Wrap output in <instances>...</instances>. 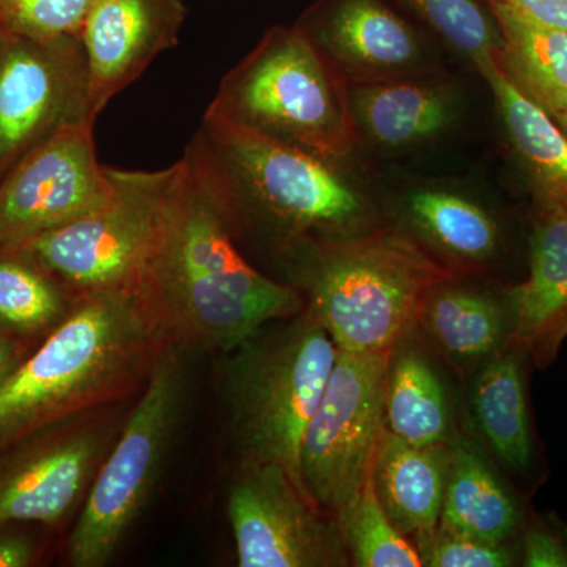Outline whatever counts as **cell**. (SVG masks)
<instances>
[{
    "mask_svg": "<svg viewBox=\"0 0 567 567\" xmlns=\"http://www.w3.org/2000/svg\"><path fill=\"white\" fill-rule=\"evenodd\" d=\"M491 7L499 33L496 54L503 73L525 99L550 117L567 110V31Z\"/></svg>",
    "mask_w": 567,
    "mask_h": 567,
    "instance_id": "cell-20",
    "label": "cell"
},
{
    "mask_svg": "<svg viewBox=\"0 0 567 567\" xmlns=\"http://www.w3.org/2000/svg\"><path fill=\"white\" fill-rule=\"evenodd\" d=\"M207 112L331 163L357 141L349 80L298 25L265 33Z\"/></svg>",
    "mask_w": 567,
    "mask_h": 567,
    "instance_id": "cell-5",
    "label": "cell"
},
{
    "mask_svg": "<svg viewBox=\"0 0 567 567\" xmlns=\"http://www.w3.org/2000/svg\"><path fill=\"white\" fill-rule=\"evenodd\" d=\"M182 163L158 171L111 167L110 203L7 249L25 254L73 292L134 290Z\"/></svg>",
    "mask_w": 567,
    "mask_h": 567,
    "instance_id": "cell-8",
    "label": "cell"
},
{
    "mask_svg": "<svg viewBox=\"0 0 567 567\" xmlns=\"http://www.w3.org/2000/svg\"><path fill=\"white\" fill-rule=\"evenodd\" d=\"M183 158L235 241L256 234L290 252L334 240L364 213L334 163L210 112Z\"/></svg>",
    "mask_w": 567,
    "mask_h": 567,
    "instance_id": "cell-2",
    "label": "cell"
},
{
    "mask_svg": "<svg viewBox=\"0 0 567 567\" xmlns=\"http://www.w3.org/2000/svg\"><path fill=\"white\" fill-rule=\"evenodd\" d=\"M477 425L488 445L509 468L527 470L533 458L532 431L520 363L499 354L484 368L473 391Z\"/></svg>",
    "mask_w": 567,
    "mask_h": 567,
    "instance_id": "cell-22",
    "label": "cell"
},
{
    "mask_svg": "<svg viewBox=\"0 0 567 567\" xmlns=\"http://www.w3.org/2000/svg\"><path fill=\"white\" fill-rule=\"evenodd\" d=\"M451 457L445 445L413 446L383 432L372 480L388 517L405 536L416 539L439 527Z\"/></svg>",
    "mask_w": 567,
    "mask_h": 567,
    "instance_id": "cell-17",
    "label": "cell"
},
{
    "mask_svg": "<svg viewBox=\"0 0 567 567\" xmlns=\"http://www.w3.org/2000/svg\"><path fill=\"white\" fill-rule=\"evenodd\" d=\"M306 311L339 352H393L423 319L425 303L453 275L402 235L323 240L289 252Z\"/></svg>",
    "mask_w": 567,
    "mask_h": 567,
    "instance_id": "cell-4",
    "label": "cell"
},
{
    "mask_svg": "<svg viewBox=\"0 0 567 567\" xmlns=\"http://www.w3.org/2000/svg\"><path fill=\"white\" fill-rule=\"evenodd\" d=\"M496 54L476 63L496 100L514 148L546 208L567 210V136L554 117L511 84Z\"/></svg>",
    "mask_w": 567,
    "mask_h": 567,
    "instance_id": "cell-19",
    "label": "cell"
},
{
    "mask_svg": "<svg viewBox=\"0 0 567 567\" xmlns=\"http://www.w3.org/2000/svg\"><path fill=\"white\" fill-rule=\"evenodd\" d=\"M185 20L182 0H96L81 33L95 121L115 95L178 43Z\"/></svg>",
    "mask_w": 567,
    "mask_h": 567,
    "instance_id": "cell-13",
    "label": "cell"
},
{
    "mask_svg": "<svg viewBox=\"0 0 567 567\" xmlns=\"http://www.w3.org/2000/svg\"><path fill=\"white\" fill-rule=\"evenodd\" d=\"M20 354L18 347L3 333H0V385L6 382L7 377L13 372V369L20 364Z\"/></svg>",
    "mask_w": 567,
    "mask_h": 567,
    "instance_id": "cell-34",
    "label": "cell"
},
{
    "mask_svg": "<svg viewBox=\"0 0 567 567\" xmlns=\"http://www.w3.org/2000/svg\"><path fill=\"white\" fill-rule=\"evenodd\" d=\"M334 516L347 555L354 566H423L417 548L383 509L372 476Z\"/></svg>",
    "mask_w": 567,
    "mask_h": 567,
    "instance_id": "cell-26",
    "label": "cell"
},
{
    "mask_svg": "<svg viewBox=\"0 0 567 567\" xmlns=\"http://www.w3.org/2000/svg\"><path fill=\"white\" fill-rule=\"evenodd\" d=\"M357 130L380 147L402 148L442 132L453 118V102L442 84L395 78L350 87Z\"/></svg>",
    "mask_w": 567,
    "mask_h": 567,
    "instance_id": "cell-18",
    "label": "cell"
},
{
    "mask_svg": "<svg viewBox=\"0 0 567 567\" xmlns=\"http://www.w3.org/2000/svg\"><path fill=\"white\" fill-rule=\"evenodd\" d=\"M412 221L440 249L481 262L496 251L498 227L480 205L446 192H417L409 200Z\"/></svg>",
    "mask_w": 567,
    "mask_h": 567,
    "instance_id": "cell-25",
    "label": "cell"
},
{
    "mask_svg": "<svg viewBox=\"0 0 567 567\" xmlns=\"http://www.w3.org/2000/svg\"><path fill=\"white\" fill-rule=\"evenodd\" d=\"M477 63L499 50V33L476 0H398Z\"/></svg>",
    "mask_w": 567,
    "mask_h": 567,
    "instance_id": "cell-28",
    "label": "cell"
},
{
    "mask_svg": "<svg viewBox=\"0 0 567 567\" xmlns=\"http://www.w3.org/2000/svg\"><path fill=\"white\" fill-rule=\"evenodd\" d=\"M102 440L92 431L59 436L0 466V527L59 520L84 494Z\"/></svg>",
    "mask_w": 567,
    "mask_h": 567,
    "instance_id": "cell-15",
    "label": "cell"
},
{
    "mask_svg": "<svg viewBox=\"0 0 567 567\" xmlns=\"http://www.w3.org/2000/svg\"><path fill=\"white\" fill-rule=\"evenodd\" d=\"M440 527L491 544H505L517 525V507L487 465L470 451L451 457Z\"/></svg>",
    "mask_w": 567,
    "mask_h": 567,
    "instance_id": "cell-21",
    "label": "cell"
},
{
    "mask_svg": "<svg viewBox=\"0 0 567 567\" xmlns=\"http://www.w3.org/2000/svg\"><path fill=\"white\" fill-rule=\"evenodd\" d=\"M96 0H0L7 32L35 40L80 37Z\"/></svg>",
    "mask_w": 567,
    "mask_h": 567,
    "instance_id": "cell-29",
    "label": "cell"
},
{
    "mask_svg": "<svg viewBox=\"0 0 567 567\" xmlns=\"http://www.w3.org/2000/svg\"><path fill=\"white\" fill-rule=\"evenodd\" d=\"M226 354L224 401L241 461L281 466L306 495L301 440L333 371V339L305 311L271 334L260 330Z\"/></svg>",
    "mask_w": 567,
    "mask_h": 567,
    "instance_id": "cell-6",
    "label": "cell"
},
{
    "mask_svg": "<svg viewBox=\"0 0 567 567\" xmlns=\"http://www.w3.org/2000/svg\"><path fill=\"white\" fill-rule=\"evenodd\" d=\"M488 6H505L529 20L567 31V0H484Z\"/></svg>",
    "mask_w": 567,
    "mask_h": 567,
    "instance_id": "cell-32",
    "label": "cell"
},
{
    "mask_svg": "<svg viewBox=\"0 0 567 567\" xmlns=\"http://www.w3.org/2000/svg\"><path fill=\"white\" fill-rule=\"evenodd\" d=\"M80 297L0 385V450L117 394L164 347L134 290Z\"/></svg>",
    "mask_w": 567,
    "mask_h": 567,
    "instance_id": "cell-3",
    "label": "cell"
},
{
    "mask_svg": "<svg viewBox=\"0 0 567 567\" xmlns=\"http://www.w3.org/2000/svg\"><path fill=\"white\" fill-rule=\"evenodd\" d=\"M514 339L539 365L567 338V210L546 208L532 238L529 276L511 293Z\"/></svg>",
    "mask_w": 567,
    "mask_h": 567,
    "instance_id": "cell-16",
    "label": "cell"
},
{
    "mask_svg": "<svg viewBox=\"0 0 567 567\" xmlns=\"http://www.w3.org/2000/svg\"><path fill=\"white\" fill-rule=\"evenodd\" d=\"M186 388L181 349L167 346L156 353L144 393L93 481L71 533L74 567L106 566L140 518L173 443Z\"/></svg>",
    "mask_w": 567,
    "mask_h": 567,
    "instance_id": "cell-7",
    "label": "cell"
},
{
    "mask_svg": "<svg viewBox=\"0 0 567 567\" xmlns=\"http://www.w3.org/2000/svg\"><path fill=\"white\" fill-rule=\"evenodd\" d=\"M2 251L7 257L0 259V323L35 333L62 319V284L25 254Z\"/></svg>",
    "mask_w": 567,
    "mask_h": 567,
    "instance_id": "cell-27",
    "label": "cell"
},
{
    "mask_svg": "<svg viewBox=\"0 0 567 567\" xmlns=\"http://www.w3.org/2000/svg\"><path fill=\"white\" fill-rule=\"evenodd\" d=\"M429 331L450 357L476 360L494 353L503 336V317L498 306L484 295L468 290L436 287L423 319Z\"/></svg>",
    "mask_w": 567,
    "mask_h": 567,
    "instance_id": "cell-24",
    "label": "cell"
},
{
    "mask_svg": "<svg viewBox=\"0 0 567 567\" xmlns=\"http://www.w3.org/2000/svg\"><path fill=\"white\" fill-rule=\"evenodd\" d=\"M9 33L0 50V173L7 174L65 126L96 122L80 37L35 40Z\"/></svg>",
    "mask_w": 567,
    "mask_h": 567,
    "instance_id": "cell-10",
    "label": "cell"
},
{
    "mask_svg": "<svg viewBox=\"0 0 567 567\" xmlns=\"http://www.w3.org/2000/svg\"><path fill=\"white\" fill-rule=\"evenodd\" d=\"M95 122L65 126L25 155L0 183V248L65 226L110 203V166L96 156Z\"/></svg>",
    "mask_w": 567,
    "mask_h": 567,
    "instance_id": "cell-11",
    "label": "cell"
},
{
    "mask_svg": "<svg viewBox=\"0 0 567 567\" xmlns=\"http://www.w3.org/2000/svg\"><path fill=\"white\" fill-rule=\"evenodd\" d=\"M391 353L339 352L300 447L301 483L317 507L338 513L368 483L385 432Z\"/></svg>",
    "mask_w": 567,
    "mask_h": 567,
    "instance_id": "cell-9",
    "label": "cell"
},
{
    "mask_svg": "<svg viewBox=\"0 0 567 567\" xmlns=\"http://www.w3.org/2000/svg\"><path fill=\"white\" fill-rule=\"evenodd\" d=\"M388 431L413 446L445 445L447 404L434 369L415 352L390 361L385 385Z\"/></svg>",
    "mask_w": 567,
    "mask_h": 567,
    "instance_id": "cell-23",
    "label": "cell"
},
{
    "mask_svg": "<svg viewBox=\"0 0 567 567\" xmlns=\"http://www.w3.org/2000/svg\"><path fill=\"white\" fill-rule=\"evenodd\" d=\"M297 25L354 84L413 76L424 59L412 25L383 0H319Z\"/></svg>",
    "mask_w": 567,
    "mask_h": 567,
    "instance_id": "cell-14",
    "label": "cell"
},
{
    "mask_svg": "<svg viewBox=\"0 0 567 567\" xmlns=\"http://www.w3.org/2000/svg\"><path fill=\"white\" fill-rule=\"evenodd\" d=\"M524 565L528 567H567V544L550 529H529L524 540Z\"/></svg>",
    "mask_w": 567,
    "mask_h": 567,
    "instance_id": "cell-31",
    "label": "cell"
},
{
    "mask_svg": "<svg viewBox=\"0 0 567 567\" xmlns=\"http://www.w3.org/2000/svg\"><path fill=\"white\" fill-rule=\"evenodd\" d=\"M554 121L558 123L559 128L563 130V133L567 136V110L559 112V114L555 115Z\"/></svg>",
    "mask_w": 567,
    "mask_h": 567,
    "instance_id": "cell-35",
    "label": "cell"
},
{
    "mask_svg": "<svg viewBox=\"0 0 567 567\" xmlns=\"http://www.w3.org/2000/svg\"><path fill=\"white\" fill-rule=\"evenodd\" d=\"M227 516L241 567L349 561L336 520L324 518L279 465L241 461L227 496Z\"/></svg>",
    "mask_w": 567,
    "mask_h": 567,
    "instance_id": "cell-12",
    "label": "cell"
},
{
    "mask_svg": "<svg viewBox=\"0 0 567 567\" xmlns=\"http://www.w3.org/2000/svg\"><path fill=\"white\" fill-rule=\"evenodd\" d=\"M423 566L429 567H506L513 554L505 544H491L436 527L431 535L415 539Z\"/></svg>",
    "mask_w": 567,
    "mask_h": 567,
    "instance_id": "cell-30",
    "label": "cell"
},
{
    "mask_svg": "<svg viewBox=\"0 0 567 567\" xmlns=\"http://www.w3.org/2000/svg\"><path fill=\"white\" fill-rule=\"evenodd\" d=\"M134 292L163 346L229 353L305 308L297 287L260 274L238 251L185 158Z\"/></svg>",
    "mask_w": 567,
    "mask_h": 567,
    "instance_id": "cell-1",
    "label": "cell"
},
{
    "mask_svg": "<svg viewBox=\"0 0 567 567\" xmlns=\"http://www.w3.org/2000/svg\"><path fill=\"white\" fill-rule=\"evenodd\" d=\"M0 527V567H25L31 565L35 548L31 540Z\"/></svg>",
    "mask_w": 567,
    "mask_h": 567,
    "instance_id": "cell-33",
    "label": "cell"
}]
</instances>
